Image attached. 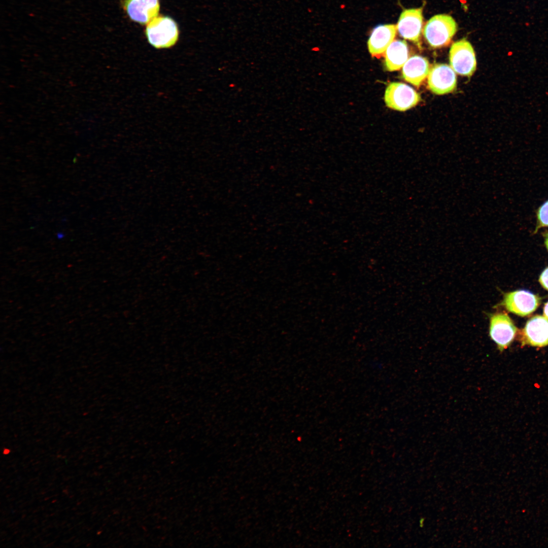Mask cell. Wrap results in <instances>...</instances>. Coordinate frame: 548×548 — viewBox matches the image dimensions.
Listing matches in <instances>:
<instances>
[{
  "mask_svg": "<svg viewBox=\"0 0 548 548\" xmlns=\"http://www.w3.org/2000/svg\"><path fill=\"white\" fill-rule=\"evenodd\" d=\"M522 342L538 347L548 345V319L540 315L530 319L524 328Z\"/></svg>",
  "mask_w": 548,
  "mask_h": 548,
  "instance_id": "obj_10",
  "label": "cell"
},
{
  "mask_svg": "<svg viewBox=\"0 0 548 548\" xmlns=\"http://www.w3.org/2000/svg\"><path fill=\"white\" fill-rule=\"evenodd\" d=\"M122 7L131 20L145 25L157 16L160 5L159 0H124Z\"/></svg>",
  "mask_w": 548,
  "mask_h": 548,
  "instance_id": "obj_9",
  "label": "cell"
},
{
  "mask_svg": "<svg viewBox=\"0 0 548 548\" xmlns=\"http://www.w3.org/2000/svg\"><path fill=\"white\" fill-rule=\"evenodd\" d=\"M537 219L538 227H548V200L539 208Z\"/></svg>",
  "mask_w": 548,
  "mask_h": 548,
  "instance_id": "obj_14",
  "label": "cell"
},
{
  "mask_svg": "<svg viewBox=\"0 0 548 548\" xmlns=\"http://www.w3.org/2000/svg\"><path fill=\"white\" fill-rule=\"evenodd\" d=\"M457 30V25L450 15L439 14L433 16L426 23L424 37L433 48H440L448 45Z\"/></svg>",
  "mask_w": 548,
  "mask_h": 548,
  "instance_id": "obj_1",
  "label": "cell"
},
{
  "mask_svg": "<svg viewBox=\"0 0 548 548\" xmlns=\"http://www.w3.org/2000/svg\"><path fill=\"white\" fill-rule=\"evenodd\" d=\"M384 100L392 109L405 111L415 107L421 100L420 95L412 87L401 82H391L387 87Z\"/></svg>",
  "mask_w": 548,
  "mask_h": 548,
  "instance_id": "obj_4",
  "label": "cell"
},
{
  "mask_svg": "<svg viewBox=\"0 0 548 548\" xmlns=\"http://www.w3.org/2000/svg\"><path fill=\"white\" fill-rule=\"evenodd\" d=\"M429 63L427 58L414 55L407 59L402 67V77L407 82L417 87H420L428 77Z\"/></svg>",
  "mask_w": 548,
  "mask_h": 548,
  "instance_id": "obj_12",
  "label": "cell"
},
{
  "mask_svg": "<svg viewBox=\"0 0 548 548\" xmlns=\"http://www.w3.org/2000/svg\"><path fill=\"white\" fill-rule=\"evenodd\" d=\"M423 24L422 9H405L399 18L397 30L404 39L415 43L420 47V37Z\"/></svg>",
  "mask_w": 548,
  "mask_h": 548,
  "instance_id": "obj_8",
  "label": "cell"
},
{
  "mask_svg": "<svg viewBox=\"0 0 548 548\" xmlns=\"http://www.w3.org/2000/svg\"><path fill=\"white\" fill-rule=\"evenodd\" d=\"M451 67L458 74L469 77L475 71L476 60L471 44L463 39L454 43L449 52Z\"/></svg>",
  "mask_w": 548,
  "mask_h": 548,
  "instance_id": "obj_3",
  "label": "cell"
},
{
  "mask_svg": "<svg viewBox=\"0 0 548 548\" xmlns=\"http://www.w3.org/2000/svg\"><path fill=\"white\" fill-rule=\"evenodd\" d=\"M146 35L149 43L155 48H170L178 40V25L170 17L157 16L147 24Z\"/></svg>",
  "mask_w": 548,
  "mask_h": 548,
  "instance_id": "obj_2",
  "label": "cell"
},
{
  "mask_svg": "<svg viewBox=\"0 0 548 548\" xmlns=\"http://www.w3.org/2000/svg\"><path fill=\"white\" fill-rule=\"evenodd\" d=\"M489 336L502 352L508 347L515 338L517 328L511 319L505 313L490 314Z\"/></svg>",
  "mask_w": 548,
  "mask_h": 548,
  "instance_id": "obj_5",
  "label": "cell"
},
{
  "mask_svg": "<svg viewBox=\"0 0 548 548\" xmlns=\"http://www.w3.org/2000/svg\"><path fill=\"white\" fill-rule=\"evenodd\" d=\"M545 245L547 249L548 250V233H547L545 236Z\"/></svg>",
  "mask_w": 548,
  "mask_h": 548,
  "instance_id": "obj_17",
  "label": "cell"
},
{
  "mask_svg": "<svg viewBox=\"0 0 548 548\" xmlns=\"http://www.w3.org/2000/svg\"><path fill=\"white\" fill-rule=\"evenodd\" d=\"M396 31V26L394 24H382L374 27L367 41L370 54L379 57L384 54L393 41Z\"/></svg>",
  "mask_w": 548,
  "mask_h": 548,
  "instance_id": "obj_11",
  "label": "cell"
},
{
  "mask_svg": "<svg viewBox=\"0 0 548 548\" xmlns=\"http://www.w3.org/2000/svg\"><path fill=\"white\" fill-rule=\"evenodd\" d=\"M408 57V48L406 41L396 40L388 46L385 52L384 65L387 71L399 70Z\"/></svg>",
  "mask_w": 548,
  "mask_h": 548,
  "instance_id": "obj_13",
  "label": "cell"
},
{
  "mask_svg": "<svg viewBox=\"0 0 548 548\" xmlns=\"http://www.w3.org/2000/svg\"><path fill=\"white\" fill-rule=\"evenodd\" d=\"M427 82L431 92L443 95L456 89L457 77L454 71L448 64H436L430 69Z\"/></svg>",
  "mask_w": 548,
  "mask_h": 548,
  "instance_id": "obj_7",
  "label": "cell"
},
{
  "mask_svg": "<svg viewBox=\"0 0 548 548\" xmlns=\"http://www.w3.org/2000/svg\"><path fill=\"white\" fill-rule=\"evenodd\" d=\"M540 302V298L531 292L519 290L504 294L500 305L510 312L524 317L534 312Z\"/></svg>",
  "mask_w": 548,
  "mask_h": 548,
  "instance_id": "obj_6",
  "label": "cell"
},
{
  "mask_svg": "<svg viewBox=\"0 0 548 548\" xmlns=\"http://www.w3.org/2000/svg\"><path fill=\"white\" fill-rule=\"evenodd\" d=\"M539 281L541 286L548 291V267L540 275Z\"/></svg>",
  "mask_w": 548,
  "mask_h": 548,
  "instance_id": "obj_15",
  "label": "cell"
},
{
  "mask_svg": "<svg viewBox=\"0 0 548 548\" xmlns=\"http://www.w3.org/2000/svg\"><path fill=\"white\" fill-rule=\"evenodd\" d=\"M543 315L548 319V301L545 304L543 307Z\"/></svg>",
  "mask_w": 548,
  "mask_h": 548,
  "instance_id": "obj_16",
  "label": "cell"
},
{
  "mask_svg": "<svg viewBox=\"0 0 548 548\" xmlns=\"http://www.w3.org/2000/svg\"><path fill=\"white\" fill-rule=\"evenodd\" d=\"M9 453V450H7L6 451H4V454H7Z\"/></svg>",
  "mask_w": 548,
  "mask_h": 548,
  "instance_id": "obj_18",
  "label": "cell"
}]
</instances>
